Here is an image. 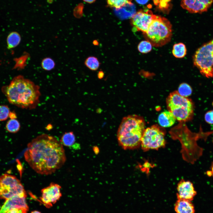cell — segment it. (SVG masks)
<instances>
[{
  "label": "cell",
  "mask_w": 213,
  "mask_h": 213,
  "mask_svg": "<svg viewBox=\"0 0 213 213\" xmlns=\"http://www.w3.org/2000/svg\"><path fill=\"white\" fill-rule=\"evenodd\" d=\"M212 172L213 176V164L212 167Z\"/></svg>",
  "instance_id": "cell-33"
},
{
  "label": "cell",
  "mask_w": 213,
  "mask_h": 213,
  "mask_svg": "<svg viewBox=\"0 0 213 213\" xmlns=\"http://www.w3.org/2000/svg\"><path fill=\"white\" fill-rule=\"evenodd\" d=\"M40 87L22 75L15 77L10 84L2 88L9 102L23 109H34L39 102Z\"/></svg>",
  "instance_id": "cell-2"
},
{
  "label": "cell",
  "mask_w": 213,
  "mask_h": 213,
  "mask_svg": "<svg viewBox=\"0 0 213 213\" xmlns=\"http://www.w3.org/2000/svg\"><path fill=\"white\" fill-rule=\"evenodd\" d=\"M177 199H183L191 201L196 194L193 184L188 180L182 179L178 183L177 187Z\"/></svg>",
  "instance_id": "cell-13"
},
{
  "label": "cell",
  "mask_w": 213,
  "mask_h": 213,
  "mask_svg": "<svg viewBox=\"0 0 213 213\" xmlns=\"http://www.w3.org/2000/svg\"><path fill=\"white\" fill-rule=\"evenodd\" d=\"M172 52L173 55L176 58H182L185 56L187 49L185 45L182 43H179L174 44L173 46Z\"/></svg>",
  "instance_id": "cell-17"
},
{
  "label": "cell",
  "mask_w": 213,
  "mask_h": 213,
  "mask_svg": "<svg viewBox=\"0 0 213 213\" xmlns=\"http://www.w3.org/2000/svg\"><path fill=\"white\" fill-rule=\"evenodd\" d=\"M193 60L203 75L208 78L213 76V39L197 50Z\"/></svg>",
  "instance_id": "cell-6"
},
{
  "label": "cell",
  "mask_w": 213,
  "mask_h": 213,
  "mask_svg": "<svg viewBox=\"0 0 213 213\" xmlns=\"http://www.w3.org/2000/svg\"><path fill=\"white\" fill-rule=\"evenodd\" d=\"M84 1L88 3H92L94 2L96 0H83Z\"/></svg>",
  "instance_id": "cell-31"
},
{
  "label": "cell",
  "mask_w": 213,
  "mask_h": 213,
  "mask_svg": "<svg viewBox=\"0 0 213 213\" xmlns=\"http://www.w3.org/2000/svg\"><path fill=\"white\" fill-rule=\"evenodd\" d=\"M107 4L110 7L120 9L127 5H132V0H106Z\"/></svg>",
  "instance_id": "cell-19"
},
{
  "label": "cell",
  "mask_w": 213,
  "mask_h": 213,
  "mask_svg": "<svg viewBox=\"0 0 213 213\" xmlns=\"http://www.w3.org/2000/svg\"><path fill=\"white\" fill-rule=\"evenodd\" d=\"M104 75V73L102 71H99L98 74V77L99 79H101L103 78Z\"/></svg>",
  "instance_id": "cell-29"
},
{
  "label": "cell",
  "mask_w": 213,
  "mask_h": 213,
  "mask_svg": "<svg viewBox=\"0 0 213 213\" xmlns=\"http://www.w3.org/2000/svg\"><path fill=\"white\" fill-rule=\"evenodd\" d=\"M27 194L20 181L16 177L8 174L0 176V198L9 199L13 196Z\"/></svg>",
  "instance_id": "cell-8"
},
{
  "label": "cell",
  "mask_w": 213,
  "mask_h": 213,
  "mask_svg": "<svg viewBox=\"0 0 213 213\" xmlns=\"http://www.w3.org/2000/svg\"><path fill=\"white\" fill-rule=\"evenodd\" d=\"M205 120L208 123L213 124V110L208 111L206 113Z\"/></svg>",
  "instance_id": "cell-26"
},
{
  "label": "cell",
  "mask_w": 213,
  "mask_h": 213,
  "mask_svg": "<svg viewBox=\"0 0 213 213\" xmlns=\"http://www.w3.org/2000/svg\"><path fill=\"white\" fill-rule=\"evenodd\" d=\"M30 213H41L40 212L36 210H35L31 212Z\"/></svg>",
  "instance_id": "cell-32"
},
{
  "label": "cell",
  "mask_w": 213,
  "mask_h": 213,
  "mask_svg": "<svg viewBox=\"0 0 213 213\" xmlns=\"http://www.w3.org/2000/svg\"><path fill=\"white\" fill-rule=\"evenodd\" d=\"M61 186L54 183L41 190V201L47 207L50 208L55 204L62 196Z\"/></svg>",
  "instance_id": "cell-10"
},
{
  "label": "cell",
  "mask_w": 213,
  "mask_h": 213,
  "mask_svg": "<svg viewBox=\"0 0 213 213\" xmlns=\"http://www.w3.org/2000/svg\"><path fill=\"white\" fill-rule=\"evenodd\" d=\"M150 10H141L133 14L131 18V24L135 31L146 33L154 16Z\"/></svg>",
  "instance_id": "cell-9"
},
{
  "label": "cell",
  "mask_w": 213,
  "mask_h": 213,
  "mask_svg": "<svg viewBox=\"0 0 213 213\" xmlns=\"http://www.w3.org/2000/svg\"><path fill=\"white\" fill-rule=\"evenodd\" d=\"M152 46L149 41L146 40L140 42L138 45L137 48L139 52L143 54H146L151 51Z\"/></svg>",
  "instance_id": "cell-23"
},
{
  "label": "cell",
  "mask_w": 213,
  "mask_h": 213,
  "mask_svg": "<svg viewBox=\"0 0 213 213\" xmlns=\"http://www.w3.org/2000/svg\"><path fill=\"white\" fill-rule=\"evenodd\" d=\"M176 120L173 114L169 111L162 112L159 116L158 121L162 127H170L173 125Z\"/></svg>",
  "instance_id": "cell-15"
},
{
  "label": "cell",
  "mask_w": 213,
  "mask_h": 213,
  "mask_svg": "<svg viewBox=\"0 0 213 213\" xmlns=\"http://www.w3.org/2000/svg\"><path fill=\"white\" fill-rule=\"evenodd\" d=\"M213 0H181L182 8L192 13H201L206 11Z\"/></svg>",
  "instance_id": "cell-11"
},
{
  "label": "cell",
  "mask_w": 213,
  "mask_h": 213,
  "mask_svg": "<svg viewBox=\"0 0 213 213\" xmlns=\"http://www.w3.org/2000/svg\"><path fill=\"white\" fill-rule=\"evenodd\" d=\"M136 1L140 4H144L147 3L148 0H136Z\"/></svg>",
  "instance_id": "cell-30"
},
{
  "label": "cell",
  "mask_w": 213,
  "mask_h": 213,
  "mask_svg": "<svg viewBox=\"0 0 213 213\" xmlns=\"http://www.w3.org/2000/svg\"><path fill=\"white\" fill-rule=\"evenodd\" d=\"M165 131L162 128L156 125L145 129L141 139V146L144 151L150 150H158L165 146Z\"/></svg>",
  "instance_id": "cell-7"
},
{
  "label": "cell",
  "mask_w": 213,
  "mask_h": 213,
  "mask_svg": "<svg viewBox=\"0 0 213 213\" xmlns=\"http://www.w3.org/2000/svg\"><path fill=\"white\" fill-rule=\"evenodd\" d=\"M166 101L168 111L180 122L189 121L192 118L194 105L191 100L175 91L170 93Z\"/></svg>",
  "instance_id": "cell-5"
},
{
  "label": "cell",
  "mask_w": 213,
  "mask_h": 213,
  "mask_svg": "<svg viewBox=\"0 0 213 213\" xmlns=\"http://www.w3.org/2000/svg\"><path fill=\"white\" fill-rule=\"evenodd\" d=\"M21 38L20 35L16 32L11 33L7 38V48L10 49L16 47L20 43Z\"/></svg>",
  "instance_id": "cell-16"
},
{
  "label": "cell",
  "mask_w": 213,
  "mask_h": 213,
  "mask_svg": "<svg viewBox=\"0 0 213 213\" xmlns=\"http://www.w3.org/2000/svg\"><path fill=\"white\" fill-rule=\"evenodd\" d=\"M176 213H194L195 209L191 201L183 199H177L174 205Z\"/></svg>",
  "instance_id": "cell-14"
},
{
  "label": "cell",
  "mask_w": 213,
  "mask_h": 213,
  "mask_svg": "<svg viewBox=\"0 0 213 213\" xmlns=\"http://www.w3.org/2000/svg\"><path fill=\"white\" fill-rule=\"evenodd\" d=\"M172 26L166 18L154 15L146 32L143 34L153 46L160 47L169 43L172 35Z\"/></svg>",
  "instance_id": "cell-4"
},
{
  "label": "cell",
  "mask_w": 213,
  "mask_h": 213,
  "mask_svg": "<svg viewBox=\"0 0 213 213\" xmlns=\"http://www.w3.org/2000/svg\"><path fill=\"white\" fill-rule=\"evenodd\" d=\"M6 127L8 131L14 133L20 130V125L18 121L16 119H10L7 122Z\"/></svg>",
  "instance_id": "cell-21"
},
{
  "label": "cell",
  "mask_w": 213,
  "mask_h": 213,
  "mask_svg": "<svg viewBox=\"0 0 213 213\" xmlns=\"http://www.w3.org/2000/svg\"><path fill=\"white\" fill-rule=\"evenodd\" d=\"M84 64L86 67L93 71L98 70L100 65V63L97 58L93 56H90L87 58Z\"/></svg>",
  "instance_id": "cell-20"
},
{
  "label": "cell",
  "mask_w": 213,
  "mask_h": 213,
  "mask_svg": "<svg viewBox=\"0 0 213 213\" xmlns=\"http://www.w3.org/2000/svg\"><path fill=\"white\" fill-rule=\"evenodd\" d=\"M41 66L43 69L49 71L54 68L55 63L49 57L46 58L43 60Z\"/></svg>",
  "instance_id": "cell-24"
},
{
  "label": "cell",
  "mask_w": 213,
  "mask_h": 213,
  "mask_svg": "<svg viewBox=\"0 0 213 213\" xmlns=\"http://www.w3.org/2000/svg\"><path fill=\"white\" fill-rule=\"evenodd\" d=\"M177 91L181 96L187 97L192 94V89L187 83H183L179 85Z\"/></svg>",
  "instance_id": "cell-22"
},
{
  "label": "cell",
  "mask_w": 213,
  "mask_h": 213,
  "mask_svg": "<svg viewBox=\"0 0 213 213\" xmlns=\"http://www.w3.org/2000/svg\"><path fill=\"white\" fill-rule=\"evenodd\" d=\"M9 117L10 119H16L17 118L16 114L14 112H10Z\"/></svg>",
  "instance_id": "cell-28"
},
{
  "label": "cell",
  "mask_w": 213,
  "mask_h": 213,
  "mask_svg": "<svg viewBox=\"0 0 213 213\" xmlns=\"http://www.w3.org/2000/svg\"><path fill=\"white\" fill-rule=\"evenodd\" d=\"M28 210L25 209H14L6 213H27Z\"/></svg>",
  "instance_id": "cell-27"
},
{
  "label": "cell",
  "mask_w": 213,
  "mask_h": 213,
  "mask_svg": "<svg viewBox=\"0 0 213 213\" xmlns=\"http://www.w3.org/2000/svg\"><path fill=\"white\" fill-rule=\"evenodd\" d=\"M60 142L62 145L68 147L73 146L75 141V135L72 132L65 133L62 136Z\"/></svg>",
  "instance_id": "cell-18"
},
{
  "label": "cell",
  "mask_w": 213,
  "mask_h": 213,
  "mask_svg": "<svg viewBox=\"0 0 213 213\" xmlns=\"http://www.w3.org/2000/svg\"><path fill=\"white\" fill-rule=\"evenodd\" d=\"M27 194L15 196L6 200L0 209V213H6L14 209H25L28 210L26 201Z\"/></svg>",
  "instance_id": "cell-12"
},
{
  "label": "cell",
  "mask_w": 213,
  "mask_h": 213,
  "mask_svg": "<svg viewBox=\"0 0 213 213\" xmlns=\"http://www.w3.org/2000/svg\"><path fill=\"white\" fill-rule=\"evenodd\" d=\"M24 156L26 161L36 172L46 175L60 168L66 159L60 141L46 134L38 136L28 143Z\"/></svg>",
  "instance_id": "cell-1"
},
{
  "label": "cell",
  "mask_w": 213,
  "mask_h": 213,
  "mask_svg": "<svg viewBox=\"0 0 213 213\" xmlns=\"http://www.w3.org/2000/svg\"><path fill=\"white\" fill-rule=\"evenodd\" d=\"M145 124L143 118L137 115L123 117L117 132L119 145L125 150L135 149L140 146Z\"/></svg>",
  "instance_id": "cell-3"
},
{
  "label": "cell",
  "mask_w": 213,
  "mask_h": 213,
  "mask_svg": "<svg viewBox=\"0 0 213 213\" xmlns=\"http://www.w3.org/2000/svg\"><path fill=\"white\" fill-rule=\"evenodd\" d=\"M10 111L8 106L0 105V121L6 120L9 117Z\"/></svg>",
  "instance_id": "cell-25"
}]
</instances>
